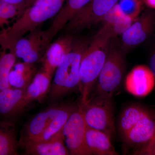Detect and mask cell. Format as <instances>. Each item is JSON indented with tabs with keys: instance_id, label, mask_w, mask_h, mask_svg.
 <instances>
[{
	"instance_id": "cell-1",
	"label": "cell",
	"mask_w": 155,
	"mask_h": 155,
	"mask_svg": "<svg viewBox=\"0 0 155 155\" xmlns=\"http://www.w3.org/2000/svg\"><path fill=\"white\" fill-rule=\"evenodd\" d=\"M116 35L112 26L104 22L84 52L79 67L81 103H87L105 62L112 38Z\"/></svg>"
},
{
	"instance_id": "cell-2",
	"label": "cell",
	"mask_w": 155,
	"mask_h": 155,
	"mask_svg": "<svg viewBox=\"0 0 155 155\" xmlns=\"http://www.w3.org/2000/svg\"><path fill=\"white\" fill-rule=\"evenodd\" d=\"M66 0H36L5 31L0 38L2 47L11 46L18 39L36 28L44 22L55 17Z\"/></svg>"
},
{
	"instance_id": "cell-3",
	"label": "cell",
	"mask_w": 155,
	"mask_h": 155,
	"mask_svg": "<svg viewBox=\"0 0 155 155\" xmlns=\"http://www.w3.org/2000/svg\"><path fill=\"white\" fill-rule=\"evenodd\" d=\"M88 44L82 41L74 42L71 51L62 59L54 72L50 90V98L55 100L79 88V67Z\"/></svg>"
},
{
	"instance_id": "cell-4",
	"label": "cell",
	"mask_w": 155,
	"mask_h": 155,
	"mask_svg": "<svg viewBox=\"0 0 155 155\" xmlns=\"http://www.w3.org/2000/svg\"><path fill=\"white\" fill-rule=\"evenodd\" d=\"M124 57L116 48H110L95 85L94 96L113 98L120 87L125 72Z\"/></svg>"
},
{
	"instance_id": "cell-5",
	"label": "cell",
	"mask_w": 155,
	"mask_h": 155,
	"mask_svg": "<svg viewBox=\"0 0 155 155\" xmlns=\"http://www.w3.org/2000/svg\"><path fill=\"white\" fill-rule=\"evenodd\" d=\"M83 105L87 125L104 132L112 140L116 133L113 98L94 96Z\"/></svg>"
},
{
	"instance_id": "cell-6",
	"label": "cell",
	"mask_w": 155,
	"mask_h": 155,
	"mask_svg": "<svg viewBox=\"0 0 155 155\" xmlns=\"http://www.w3.org/2000/svg\"><path fill=\"white\" fill-rule=\"evenodd\" d=\"M87 125L84 115V105L77 106L64 125L63 135L64 143L72 155H91L85 138Z\"/></svg>"
},
{
	"instance_id": "cell-7",
	"label": "cell",
	"mask_w": 155,
	"mask_h": 155,
	"mask_svg": "<svg viewBox=\"0 0 155 155\" xmlns=\"http://www.w3.org/2000/svg\"><path fill=\"white\" fill-rule=\"evenodd\" d=\"M119 0H91L72 18L62 30L72 35L89 28L103 17Z\"/></svg>"
},
{
	"instance_id": "cell-8",
	"label": "cell",
	"mask_w": 155,
	"mask_h": 155,
	"mask_svg": "<svg viewBox=\"0 0 155 155\" xmlns=\"http://www.w3.org/2000/svg\"><path fill=\"white\" fill-rule=\"evenodd\" d=\"M48 47L45 31L40 27L18 39L8 49L13 50L17 58L23 62L35 64L40 61Z\"/></svg>"
},
{
	"instance_id": "cell-9",
	"label": "cell",
	"mask_w": 155,
	"mask_h": 155,
	"mask_svg": "<svg viewBox=\"0 0 155 155\" xmlns=\"http://www.w3.org/2000/svg\"><path fill=\"white\" fill-rule=\"evenodd\" d=\"M125 87L130 94L138 97L149 94L155 87V77L149 66L138 65L134 67L125 79Z\"/></svg>"
},
{
	"instance_id": "cell-10",
	"label": "cell",
	"mask_w": 155,
	"mask_h": 155,
	"mask_svg": "<svg viewBox=\"0 0 155 155\" xmlns=\"http://www.w3.org/2000/svg\"><path fill=\"white\" fill-rule=\"evenodd\" d=\"M155 27V12L149 10L145 11L122 34L123 44L128 48L140 44L151 34Z\"/></svg>"
},
{
	"instance_id": "cell-11",
	"label": "cell",
	"mask_w": 155,
	"mask_h": 155,
	"mask_svg": "<svg viewBox=\"0 0 155 155\" xmlns=\"http://www.w3.org/2000/svg\"><path fill=\"white\" fill-rule=\"evenodd\" d=\"M74 42L72 35L67 34L50 44L40 60L43 71L53 76L64 56L72 50Z\"/></svg>"
},
{
	"instance_id": "cell-12",
	"label": "cell",
	"mask_w": 155,
	"mask_h": 155,
	"mask_svg": "<svg viewBox=\"0 0 155 155\" xmlns=\"http://www.w3.org/2000/svg\"><path fill=\"white\" fill-rule=\"evenodd\" d=\"M155 133V112L152 110L121 138L125 146L135 150L149 141Z\"/></svg>"
},
{
	"instance_id": "cell-13",
	"label": "cell",
	"mask_w": 155,
	"mask_h": 155,
	"mask_svg": "<svg viewBox=\"0 0 155 155\" xmlns=\"http://www.w3.org/2000/svg\"><path fill=\"white\" fill-rule=\"evenodd\" d=\"M91 0H66L64 5L47 29L45 31L48 45L61 30Z\"/></svg>"
},
{
	"instance_id": "cell-14",
	"label": "cell",
	"mask_w": 155,
	"mask_h": 155,
	"mask_svg": "<svg viewBox=\"0 0 155 155\" xmlns=\"http://www.w3.org/2000/svg\"><path fill=\"white\" fill-rule=\"evenodd\" d=\"M63 132V131H62ZM45 141L28 140L23 143L26 154L67 155L69 151L64 143L63 132Z\"/></svg>"
},
{
	"instance_id": "cell-15",
	"label": "cell",
	"mask_w": 155,
	"mask_h": 155,
	"mask_svg": "<svg viewBox=\"0 0 155 155\" xmlns=\"http://www.w3.org/2000/svg\"><path fill=\"white\" fill-rule=\"evenodd\" d=\"M52 76L42 70L37 72L25 90L22 101L17 109V114H20L29 103L41 100L50 91Z\"/></svg>"
},
{
	"instance_id": "cell-16",
	"label": "cell",
	"mask_w": 155,
	"mask_h": 155,
	"mask_svg": "<svg viewBox=\"0 0 155 155\" xmlns=\"http://www.w3.org/2000/svg\"><path fill=\"white\" fill-rule=\"evenodd\" d=\"M65 105L54 106L37 114L25 127L23 143L34 139L40 135Z\"/></svg>"
},
{
	"instance_id": "cell-17",
	"label": "cell",
	"mask_w": 155,
	"mask_h": 155,
	"mask_svg": "<svg viewBox=\"0 0 155 155\" xmlns=\"http://www.w3.org/2000/svg\"><path fill=\"white\" fill-rule=\"evenodd\" d=\"M85 138L87 146L92 154L117 155L110 137L104 132L87 125Z\"/></svg>"
},
{
	"instance_id": "cell-18",
	"label": "cell",
	"mask_w": 155,
	"mask_h": 155,
	"mask_svg": "<svg viewBox=\"0 0 155 155\" xmlns=\"http://www.w3.org/2000/svg\"><path fill=\"white\" fill-rule=\"evenodd\" d=\"M152 110L138 104L125 107L120 113L118 122V130L122 137L137 124Z\"/></svg>"
},
{
	"instance_id": "cell-19",
	"label": "cell",
	"mask_w": 155,
	"mask_h": 155,
	"mask_svg": "<svg viewBox=\"0 0 155 155\" xmlns=\"http://www.w3.org/2000/svg\"><path fill=\"white\" fill-rule=\"evenodd\" d=\"M34 64L23 61L15 63L9 75V84L11 87L27 88L37 73Z\"/></svg>"
},
{
	"instance_id": "cell-20",
	"label": "cell",
	"mask_w": 155,
	"mask_h": 155,
	"mask_svg": "<svg viewBox=\"0 0 155 155\" xmlns=\"http://www.w3.org/2000/svg\"><path fill=\"white\" fill-rule=\"evenodd\" d=\"M26 89H5L0 91V114L6 116L17 115Z\"/></svg>"
},
{
	"instance_id": "cell-21",
	"label": "cell",
	"mask_w": 155,
	"mask_h": 155,
	"mask_svg": "<svg viewBox=\"0 0 155 155\" xmlns=\"http://www.w3.org/2000/svg\"><path fill=\"white\" fill-rule=\"evenodd\" d=\"M76 107V106L73 105H65L62 110L53 119L43 132L36 138L31 140L45 141L49 140L62 132L68 118Z\"/></svg>"
},
{
	"instance_id": "cell-22",
	"label": "cell",
	"mask_w": 155,
	"mask_h": 155,
	"mask_svg": "<svg viewBox=\"0 0 155 155\" xmlns=\"http://www.w3.org/2000/svg\"><path fill=\"white\" fill-rule=\"evenodd\" d=\"M18 143L13 126L0 124V155H16Z\"/></svg>"
},
{
	"instance_id": "cell-23",
	"label": "cell",
	"mask_w": 155,
	"mask_h": 155,
	"mask_svg": "<svg viewBox=\"0 0 155 155\" xmlns=\"http://www.w3.org/2000/svg\"><path fill=\"white\" fill-rule=\"evenodd\" d=\"M101 21L110 24L116 35L122 34L133 22L130 18L122 14L117 3L105 15Z\"/></svg>"
},
{
	"instance_id": "cell-24",
	"label": "cell",
	"mask_w": 155,
	"mask_h": 155,
	"mask_svg": "<svg viewBox=\"0 0 155 155\" xmlns=\"http://www.w3.org/2000/svg\"><path fill=\"white\" fill-rule=\"evenodd\" d=\"M3 49L0 54V91L11 87L9 75L17 59L13 50L5 48Z\"/></svg>"
},
{
	"instance_id": "cell-25",
	"label": "cell",
	"mask_w": 155,
	"mask_h": 155,
	"mask_svg": "<svg viewBox=\"0 0 155 155\" xmlns=\"http://www.w3.org/2000/svg\"><path fill=\"white\" fill-rule=\"evenodd\" d=\"M144 0H119L117 3L120 11L126 17L134 21L141 12Z\"/></svg>"
},
{
	"instance_id": "cell-26",
	"label": "cell",
	"mask_w": 155,
	"mask_h": 155,
	"mask_svg": "<svg viewBox=\"0 0 155 155\" xmlns=\"http://www.w3.org/2000/svg\"><path fill=\"white\" fill-rule=\"evenodd\" d=\"M134 155H155V133L149 141L134 150Z\"/></svg>"
},
{
	"instance_id": "cell-27",
	"label": "cell",
	"mask_w": 155,
	"mask_h": 155,
	"mask_svg": "<svg viewBox=\"0 0 155 155\" xmlns=\"http://www.w3.org/2000/svg\"><path fill=\"white\" fill-rule=\"evenodd\" d=\"M5 1L7 2L14 5L16 7L19 13V16H20L27 8V0H5Z\"/></svg>"
},
{
	"instance_id": "cell-28",
	"label": "cell",
	"mask_w": 155,
	"mask_h": 155,
	"mask_svg": "<svg viewBox=\"0 0 155 155\" xmlns=\"http://www.w3.org/2000/svg\"><path fill=\"white\" fill-rule=\"evenodd\" d=\"M149 67L151 70L155 77V49L150 56L149 61Z\"/></svg>"
},
{
	"instance_id": "cell-29",
	"label": "cell",
	"mask_w": 155,
	"mask_h": 155,
	"mask_svg": "<svg viewBox=\"0 0 155 155\" xmlns=\"http://www.w3.org/2000/svg\"><path fill=\"white\" fill-rule=\"evenodd\" d=\"M144 1L149 8L155 10V0H144Z\"/></svg>"
},
{
	"instance_id": "cell-30",
	"label": "cell",
	"mask_w": 155,
	"mask_h": 155,
	"mask_svg": "<svg viewBox=\"0 0 155 155\" xmlns=\"http://www.w3.org/2000/svg\"><path fill=\"white\" fill-rule=\"evenodd\" d=\"M36 0H27V8L32 5L36 1Z\"/></svg>"
},
{
	"instance_id": "cell-31",
	"label": "cell",
	"mask_w": 155,
	"mask_h": 155,
	"mask_svg": "<svg viewBox=\"0 0 155 155\" xmlns=\"http://www.w3.org/2000/svg\"><path fill=\"white\" fill-rule=\"evenodd\" d=\"M4 0H0V18H1V13H2V6Z\"/></svg>"
}]
</instances>
